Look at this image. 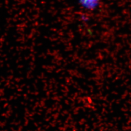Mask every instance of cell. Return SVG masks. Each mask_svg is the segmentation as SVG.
I'll return each mask as SVG.
<instances>
[{
  "instance_id": "cell-1",
  "label": "cell",
  "mask_w": 131,
  "mask_h": 131,
  "mask_svg": "<svg viewBox=\"0 0 131 131\" xmlns=\"http://www.w3.org/2000/svg\"><path fill=\"white\" fill-rule=\"evenodd\" d=\"M79 5L84 9L95 10L99 7L100 0H78Z\"/></svg>"
}]
</instances>
